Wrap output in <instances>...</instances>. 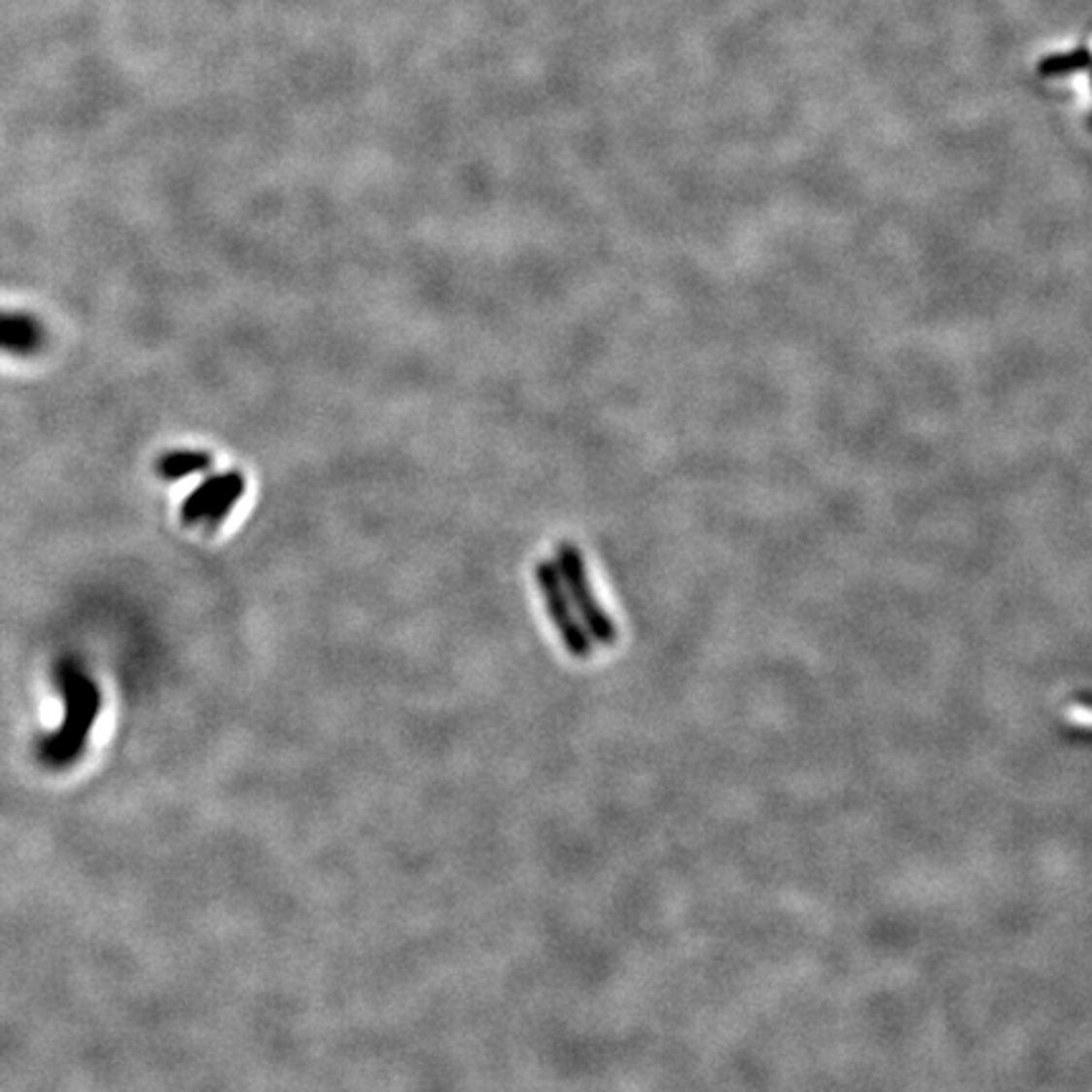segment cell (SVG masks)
Listing matches in <instances>:
<instances>
[{"mask_svg": "<svg viewBox=\"0 0 1092 1092\" xmlns=\"http://www.w3.org/2000/svg\"><path fill=\"white\" fill-rule=\"evenodd\" d=\"M559 575H562L564 589L569 594V602L575 607L577 617L584 625L587 635L592 638V643L600 645H615L617 643V625H615L613 615L607 613L602 602L594 594L592 580H589L587 564L584 556L577 549L572 542H562L556 546V559H554Z\"/></svg>", "mask_w": 1092, "mask_h": 1092, "instance_id": "7a4b0ae2", "label": "cell"}, {"mask_svg": "<svg viewBox=\"0 0 1092 1092\" xmlns=\"http://www.w3.org/2000/svg\"><path fill=\"white\" fill-rule=\"evenodd\" d=\"M537 587L544 600V610L549 615L551 625H554L556 635L562 640L564 651L577 660L592 655V638L587 635L584 625L577 617L575 607L569 602V594L564 589L562 575L556 569L554 562H542L537 564Z\"/></svg>", "mask_w": 1092, "mask_h": 1092, "instance_id": "3957f363", "label": "cell"}, {"mask_svg": "<svg viewBox=\"0 0 1092 1092\" xmlns=\"http://www.w3.org/2000/svg\"><path fill=\"white\" fill-rule=\"evenodd\" d=\"M213 468V455L208 450L177 448L167 450L155 461V474L162 480H183L188 476L205 474Z\"/></svg>", "mask_w": 1092, "mask_h": 1092, "instance_id": "8992f818", "label": "cell"}, {"mask_svg": "<svg viewBox=\"0 0 1092 1092\" xmlns=\"http://www.w3.org/2000/svg\"><path fill=\"white\" fill-rule=\"evenodd\" d=\"M46 329L25 311H0V352L28 357L44 347Z\"/></svg>", "mask_w": 1092, "mask_h": 1092, "instance_id": "5b68a950", "label": "cell"}, {"mask_svg": "<svg viewBox=\"0 0 1092 1092\" xmlns=\"http://www.w3.org/2000/svg\"><path fill=\"white\" fill-rule=\"evenodd\" d=\"M58 683H61L63 698H66V723L56 736H51L46 741L44 749L49 761L69 764L71 758L82 752L88 728L99 714L101 695L96 683L84 670H79V665L69 663V660L58 665Z\"/></svg>", "mask_w": 1092, "mask_h": 1092, "instance_id": "6da1fadb", "label": "cell"}, {"mask_svg": "<svg viewBox=\"0 0 1092 1092\" xmlns=\"http://www.w3.org/2000/svg\"><path fill=\"white\" fill-rule=\"evenodd\" d=\"M246 493V476L240 471H226V474L208 476L195 491L180 506V521L188 526L205 524L215 529L233 511V506Z\"/></svg>", "mask_w": 1092, "mask_h": 1092, "instance_id": "277c9868", "label": "cell"}]
</instances>
